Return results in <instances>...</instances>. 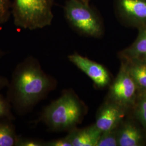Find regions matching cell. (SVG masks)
Returning a JSON list of instances; mask_svg holds the SVG:
<instances>
[{
    "mask_svg": "<svg viewBox=\"0 0 146 146\" xmlns=\"http://www.w3.org/2000/svg\"><path fill=\"white\" fill-rule=\"evenodd\" d=\"M54 78L47 75L35 58L29 56L14 69L8 84L7 98L17 114L23 115L56 87Z\"/></svg>",
    "mask_w": 146,
    "mask_h": 146,
    "instance_id": "1",
    "label": "cell"
},
{
    "mask_svg": "<svg viewBox=\"0 0 146 146\" xmlns=\"http://www.w3.org/2000/svg\"><path fill=\"white\" fill-rule=\"evenodd\" d=\"M84 112L78 96L72 90H66L43 110L40 120L52 131H69L81 122Z\"/></svg>",
    "mask_w": 146,
    "mask_h": 146,
    "instance_id": "2",
    "label": "cell"
},
{
    "mask_svg": "<svg viewBox=\"0 0 146 146\" xmlns=\"http://www.w3.org/2000/svg\"><path fill=\"white\" fill-rule=\"evenodd\" d=\"M12 14L16 26L31 31L49 26L53 18L50 0H14Z\"/></svg>",
    "mask_w": 146,
    "mask_h": 146,
    "instance_id": "3",
    "label": "cell"
},
{
    "mask_svg": "<svg viewBox=\"0 0 146 146\" xmlns=\"http://www.w3.org/2000/svg\"><path fill=\"white\" fill-rule=\"evenodd\" d=\"M64 11L68 21L78 31L90 36L101 34L102 29L100 21L87 5L78 0H69Z\"/></svg>",
    "mask_w": 146,
    "mask_h": 146,
    "instance_id": "4",
    "label": "cell"
},
{
    "mask_svg": "<svg viewBox=\"0 0 146 146\" xmlns=\"http://www.w3.org/2000/svg\"><path fill=\"white\" fill-rule=\"evenodd\" d=\"M138 90L135 82L122 61L119 73L110 87L109 99L127 110L135 103Z\"/></svg>",
    "mask_w": 146,
    "mask_h": 146,
    "instance_id": "5",
    "label": "cell"
},
{
    "mask_svg": "<svg viewBox=\"0 0 146 146\" xmlns=\"http://www.w3.org/2000/svg\"><path fill=\"white\" fill-rule=\"evenodd\" d=\"M69 60L86 74L94 82L95 86L102 88L108 86L111 81L107 69L98 63L84 57L78 54L68 56Z\"/></svg>",
    "mask_w": 146,
    "mask_h": 146,
    "instance_id": "6",
    "label": "cell"
},
{
    "mask_svg": "<svg viewBox=\"0 0 146 146\" xmlns=\"http://www.w3.org/2000/svg\"><path fill=\"white\" fill-rule=\"evenodd\" d=\"M125 111L124 108L108 99L99 110L95 125L102 133L116 129L123 122Z\"/></svg>",
    "mask_w": 146,
    "mask_h": 146,
    "instance_id": "7",
    "label": "cell"
},
{
    "mask_svg": "<svg viewBox=\"0 0 146 146\" xmlns=\"http://www.w3.org/2000/svg\"><path fill=\"white\" fill-rule=\"evenodd\" d=\"M101 133L94 124L82 129L74 128L66 137L72 146H96Z\"/></svg>",
    "mask_w": 146,
    "mask_h": 146,
    "instance_id": "8",
    "label": "cell"
},
{
    "mask_svg": "<svg viewBox=\"0 0 146 146\" xmlns=\"http://www.w3.org/2000/svg\"><path fill=\"white\" fill-rule=\"evenodd\" d=\"M123 122L117 129L118 146H141L143 136L141 131L131 122Z\"/></svg>",
    "mask_w": 146,
    "mask_h": 146,
    "instance_id": "9",
    "label": "cell"
},
{
    "mask_svg": "<svg viewBox=\"0 0 146 146\" xmlns=\"http://www.w3.org/2000/svg\"><path fill=\"white\" fill-rule=\"evenodd\" d=\"M119 8L130 20L146 22V0H119Z\"/></svg>",
    "mask_w": 146,
    "mask_h": 146,
    "instance_id": "10",
    "label": "cell"
},
{
    "mask_svg": "<svg viewBox=\"0 0 146 146\" xmlns=\"http://www.w3.org/2000/svg\"><path fill=\"white\" fill-rule=\"evenodd\" d=\"M127 60H146V27L140 29L135 42L121 53Z\"/></svg>",
    "mask_w": 146,
    "mask_h": 146,
    "instance_id": "11",
    "label": "cell"
},
{
    "mask_svg": "<svg viewBox=\"0 0 146 146\" xmlns=\"http://www.w3.org/2000/svg\"><path fill=\"white\" fill-rule=\"evenodd\" d=\"M126 67L139 90L146 93V60H123Z\"/></svg>",
    "mask_w": 146,
    "mask_h": 146,
    "instance_id": "12",
    "label": "cell"
},
{
    "mask_svg": "<svg viewBox=\"0 0 146 146\" xmlns=\"http://www.w3.org/2000/svg\"><path fill=\"white\" fill-rule=\"evenodd\" d=\"M12 121L9 119L0 120V146H16L19 136Z\"/></svg>",
    "mask_w": 146,
    "mask_h": 146,
    "instance_id": "13",
    "label": "cell"
},
{
    "mask_svg": "<svg viewBox=\"0 0 146 146\" xmlns=\"http://www.w3.org/2000/svg\"><path fill=\"white\" fill-rule=\"evenodd\" d=\"M118 128L101 133L96 146H117Z\"/></svg>",
    "mask_w": 146,
    "mask_h": 146,
    "instance_id": "14",
    "label": "cell"
},
{
    "mask_svg": "<svg viewBox=\"0 0 146 146\" xmlns=\"http://www.w3.org/2000/svg\"><path fill=\"white\" fill-rule=\"evenodd\" d=\"M11 103L2 94H0V120L9 119L13 121L14 117L12 113Z\"/></svg>",
    "mask_w": 146,
    "mask_h": 146,
    "instance_id": "15",
    "label": "cell"
},
{
    "mask_svg": "<svg viewBox=\"0 0 146 146\" xmlns=\"http://www.w3.org/2000/svg\"><path fill=\"white\" fill-rule=\"evenodd\" d=\"M136 115L141 124L146 128V93H143L137 104Z\"/></svg>",
    "mask_w": 146,
    "mask_h": 146,
    "instance_id": "16",
    "label": "cell"
},
{
    "mask_svg": "<svg viewBox=\"0 0 146 146\" xmlns=\"http://www.w3.org/2000/svg\"><path fill=\"white\" fill-rule=\"evenodd\" d=\"M11 0H0V25L5 23L10 17Z\"/></svg>",
    "mask_w": 146,
    "mask_h": 146,
    "instance_id": "17",
    "label": "cell"
},
{
    "mask_svg": "<svg viewBox=\"0 0 146 146\" xmlns=\"http://www.w3.org/2000/svg\"><path fill=\"white\" fill-rule=\"evenodd\" d=\"M44 143L45 142L39 140L19 136L16 146H43Z\"/></svg>",
    "mask_w": 146,
    "mask_h": 146,
    "instance_id": "18",
    "label": "cell"
},
{
    "mask_svg": "<svg viewBox=\"0 0 146 146\" xmlns=\"http://www.w3.org/2000/svg\"><path fill=\"white\" fill-rule=\"evenodd\" d=\"M45 146H72L66 137L45 142Z\"/></svg>",
    "mask_w": 146,
    "mask_h": 146,
    "instance_id": "19",
    "label": "cell"
},
{
    "mask_svg": "<svg viewBox=\"0 0 146 146\" xmlns=\"http://www.w3.org/2000/svg\"><path fill=\"white\" fill-rule=\"evenodd\" d=\"M9 80L4 76H0V90L8 86Z\"/></svg>",
    "mask_w": 146,
    "mask_h": 146,
    "instance_id": "20",
    "label": "cell"
},
{
    "mask_svg": "<svg viewBox=\"0 0 146 146\" xmlns=\"http://www.w3.org/2000/svg\"><path fill=\"white\" fill-rule=\"evenodd\" d=\"M3 55H4V52L0 50V58H1V56H2Z\"/></svg>",
    "mask_w": 146,
    "mask_h": 146,
    "instance_id": "21",
    "label": "cell"
}]
</instances>
